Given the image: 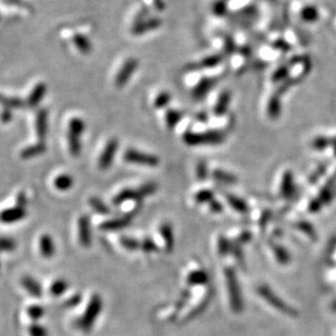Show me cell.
<instances>
[{"label":"cell","instance_id":"cell-1","mask_svg":"<svg viewBox=\"0 0 336 336\" xmlns=\"http://www.w3.org/2000/svg\"><path fill=\"white\" fill-rule=\"evenodd\" d=\"M224 281H225L228 305L235 314L241 313L243 309V300L241 295L240 284H238L235 271L232 268H225L223 271Z\"/></svg>","mask_w":336,"mask_h":336},{"label":"cell","instance_id":"cell-2","mask_svg":"<svg viewBox=\"0 0 336 336\" xmlns=\"http://www.w3.org/2000/svg\"><path fill=\"white\" fill-rule=\"evenodd\" d=\"M257 294L259 297H261L262 300L269 305L272 308L280 311L281 314H283L285 315L289 316H296L297 311L291 307L290 305H287V303L281 298L280 296H277L273 291H272L269 286L261 284L257 287Z\"/></svg>","mask_w":336,"mask_h":336},{"label":"cell","instance_id":"cell-3","mask_svg":"<svg viewBox=\"0 0 336 336\" xmlns=\"http://www.w3.org/2000/svg\"><path fill=\"white\" fill-rule=\"evenodd\" d=\"M102 309V299L98 294H94L91 296L89 305H87L85 313L82 318L77 322V328L81 329L84 333L90 332V330L94 326L97 318L100 314Z\"/></svg>","mask_w":336,"mask_h":336},{"label":"cell","instance_id":"cell-4","mask_svg":"<svg viewBox=\"0 0 336 336\" xmlns=\"http://www.w3.org/2000/svg\"><path fill=\"white\" fill-rule=\"evenodd\" d=\"M124 160L126 162L135 163L139 165H145V167L155 168L159 164V158L157 156L145 154L142 152H137L135 149H128L124 153Z\"/></svg>","mask_w":336,"mask_h":336},{"label":"cell","instance_id":"cell-5","mask_svg":"<svg viewBox=\"0 0 336 336\" xmlns=\"http://www.w3.org/2000/svg\"><path fill=\"white\" fill-rule=\"evenodd\" d=\"M184 140L187 145H199V144H216L220 143L222 140L221 135L219 133L209 132L204 134H195L187 133L184 135Z\"/></svg>","mask_w":336,"mask_h":336},{"label":"cell","instance_id":"cell-6","mask_svg":"<svg viewBox=\"0 0 336 336\" xmlns=\"http://www.w3.org/2000/svg\"><path fill=\"white\" fill-rule=\"evenodd\" d=\"M138 66V61L135 58H129L128 60L124 62V65L121 67L118 75L115 77V85L118 89H122V87L129 82L131 76L133 75L136 67Z\"/></svg>","mask_w":336,"mask_h":336},{"label":"cell","instance_id":"cell-7","mask_svg":"<svg viewBox=\"0 0 336 336\" xmlns=\"http://www.w3.org/2000/svg\"><path fill=\"white\" fill-rule=\"evenodd\" d=\"M77 231H79V241L83 247H90L91 245V231L90 217L83 214L77 221Z\"/></svg>","mask_w":336,"mask_h":336},{"label":"cell","instance_id":"cell-8","mask_svg":"<svg viewBox=\"0 0 336 336\" xmlns=\"http://www.w3.org/2000/svg\"><path fill=\"white\" fill-rule=\"evenodd\" d=\"M118 147L119 143L118 139L115 138H111L109 142L107 143L104 152H102L99 158V168L101 170H107L110 168V165L114 159L116 150H118Z\"/></svg>","mask_w":336,"mask_h":336},{"label":"cell","instance_id":"cell-9","mask_svg":"<svg viewBox=\"0 0 336 336\" xmlns=\"http://www.w3.org/2000/svg\"><path fill=\"white\" fill-rule=\"evenodd\" d=\"M26 210L25 208L16 206L12 208L6 209L0 213V221L2 223H14L21 221L22 219L25 218Z\"/></svg>","mask_w":336,"mask_h":336},{"label":"cell","instance_id":"cell-10","mask_svg":"<svg viewBox=\"0 0 336 336\" xmlns=\"http://www.w3.org/2000/svg\"><path fill=\"white\" fill-rule=\"evenodd\" d=\"M48 113L46 109H41L37 112L36 115V134L37 137L40 139V142H43L46 138L47 135V129H48Z\"/></svg>","mask_w":336,"mask_h":336},{"label":"cell","instance_id":"cell-11","mask_svg":"<svg viewBox=\"0 0 336 336\" xmlns=\"http://www.w3.org/2000/svg\"><path fill=\"white\" fill-rule=\"evenodd\" d=\"M131 224V216H124L121 218L110 219V220L101 223L100 228L105 231H116L122 230V228L128 227Z\"/></svg>","mask_w":336,"mask_h":336},{"label":"cell","instance_id":"cell-12","mask_svg":"<svg viewBox=\"0 0 336 336\" xmlns=\"http://www.w3.org/2000/svg\"><path fill=\"white\" fill-rule=\"evenodd\" d=\"M142 196H140L137 189H132V188H125L123 191H121L116 196L113 198V203L115 206H119V204L123 203L125 202L129 201H136L137 202H142Z\"/></svg>","mask_w":336,"mask_h":336},{"label":"cell","instance_id":"cell-13","mask_svg":"<svg viewBox=\"0 0 336 336\" xmlns=\"http://www.w3.org/2000/svg\"><path fill=\"white\" fill-rule=\"evenodd\" d=\"M160 25H161V20H160V19L158 18L148 19V20H145L142 23L137 24V25H133L132 32L134 35H143V34L146 32L154 31L156 30V28L160 27Z\"/></svg>","mask_w":336,"mask_h":336},{"label":"cell","instance_id":"cell-14","mask_svg":"<svg viewBox=\"0 0 336 336\" xmlns=\"http://www.w3.org/2000/svg\"><path fill=\"white\" fill-rule=\"evenodd\" d=\"M40 251L43 257L51 258L56 252V245L53 238L48 234H43L40 237Z\"/></svg>","mask_w":336,"mask_h":336},{"label":"cell","instance_id":"cell-15","mask_svg":"<svg viewBox=\"0 0 336 336\" xmlns=\"http://www.w3.org/2000/svg\"><path fill=\"white\" fill-rule=\"evenodd\" d=\"M46 91H47V86L45 83H40V84H37L33 89L31 95L28 96L27 101H26L27 106L31 107V108H35V107L40 104L41 100L44 98Z\"/></svg>","mask_w":336,"mask_h":336},{"label":"cell","instance_id":"cell-16","mask_svg":"<svg viewBox=\"0 0 336 336\" xmlns=\"http://www.w3.org/2000/svg\"><path fill=\"white\" fill-rule=\"evenodd\" d=\"M22 286L26 290V291L30 294L32 297H35V298H40L43 294V290L41 284L38 282L33 279L32 276H23L22 279Z\"/></svg>","mask_w":336,"mask_h":336},{"label":"cell","instance_id":"cell-17","mask_svg":"<svg viewBox=\"0 0 336 336\" xmlns=\"http://www.w3.org/2000/svg\"><path fill=\"white\" fill-rule=\"evenodd\" d=\"M160 234L164 242L165 249L168 252H171L174 248V232L173 227L170 223H163L160 226Z\"/></svg>","mask_w":336,"mask_h":336},{"label":"cell","instance_id":"cell-18","mask_svg":"<svg viewBox=\"0 0 336 336\" xmlns=\"http://www.w3.org/2000/svg\"><path fill=\"white\" fill-rule=\"evenodd\" d=\"M209 281L208 273L203 269H197L189 272L187 275L188 285H204Z\"/></svg>","mask_w":336,"mask_h":336},{"label":"cell","instance_id":"cell-19","mask_svg":"<svg viewBox=\"0 0 336 336\" xmlns=\"http://www.w3.org/2000/svg\"><path fill=\"white\" fill-rule=\"evenodd\" d=\"M45 150H46V145L43 142H40L35 145H31V146H28V147L24 148L21 152L20 156L22 159H31L34 157H37V156L42 155L43 153H45Z\"/></svg>","mask_w":336,"mask_h":336},{"label":"cell","instance_id":"cell-20","mask_svg":"<svg viewBox=\"0 0 336 336\" xmlns=\"http://www.w3.org/2000/svg\"><path fill=\"white\" fill-rule=\"evenodd\" d=\"M73 43H74L77 49H79L83 55H89V53H90L91 44L87 37L81 35V34H76V35L73 37Z\"/></svg>","mask_w":336,"mask_h":336},{"label":"cell","instance_id":"cell-21","mask_svg":"<svg viewBox=\"0 0 336 336\" xmlns=\"http://www.w3.org/2000/svg\"><path fill=\"white\" fill-rule=\"evenodd\" d=\"M0 105H2L7 109H19L24 107V101L20 98L16 97H6L3 95H0Z\"/></svg>","mask_w":336,"mask_h":336},{"label":"cell","instance_id":"cell-22","mask_svg":"<svg viewBox=\"0 0 336 336\" xmlns=\"http://www.w3.org/2000/svg\"><path fill=\"white\" fill-rule=\"evenodd\" d=\"M72 186H73V179L71 175L61 174L59 175V177H57L55 179V187L61 192L69 191Z\"/></svg>","mask_w":336,"mask_h":336},{"label":"cell","instance_id":"cell-23","mask_svg":"<svg viewBox=\"0 0 336 336\" xmlns=\"http://www.w3.org/2000/svg\"><path fill=\"white\" fill-rule=\"evenodd\" d=\"M272 252H273L276 261L281 265H287L291 261V256L284 247L280 245L272 246Z\"/></svg>","mask_w":336,"mask_h":336},{"label":"cell","instance_id":"cell-24","mask_svg":"<svg viewBox=\"0 0 336 336\" xmlns=\"http://www.w3.org/2000/svg\"><path fill=\"white\" fill-rule=\"evenodd\" d=\"M67 143H69V150L71 155L74 156V157H79L82 150L80 136L69 133V135H67Z\"/></svg>","mask_w":336,"mask_h":336},{"label":"cell","instance_id":"cell-25","mask_svg":"<svg viewBox=\"0 0 336 336\" xmlns=\"http://www.w3.org/2000/svg\"><path fill=\"white\" fill-rule=\"evenodd\" d=\"M295 227L298 230L299 232L301 233H304V234L307 236V237H309L310 240H315L316 238V233H315V230H314V227L311 225V224L309 222H307V221H300L298 223H296V225Z\"/></svg>","mask_w":336,"mask_h":336},{"label":"cell","instance_id":"cell-26","mask_svg":"<svg viewBox=\"0 0 336 336\" xmlns=\"http://www.w3.org/2000/svg\"><path fill=\"white\" fill-rule=\"evenodd\" d=\"M67 287H69V285H67L66 280H62V279L56 280L50 285V290H49L50 294L55 297H59L67 290Z\"/></svg>","mask_w":336,"mask_h":336},{"label":"cell","instance_id":"cell-27","mask_svg":"<svg viewBox=\"0 0 336 336\" xmlns=\"http://www.w3.org/2000/svg\"><path fill=\"white\" fill-rule=\"evenodd\" d=\"M90 204L92 208V210H95L96 212H98L100 214H108L110 212L108 206L98 197H90Z\"/></svg>","mask_w":336,"mask_h":336},{"label":"cell","instance_id":"cell-28","mask_svg":"<svg viewBox=\"0 0 336 336\" xmlns=\"http://www.w3.org/2000/svg\"><path fill=\"white\" fill-rule=\"evenodd\" d=\"M227 202L230 203V206L237 212L245 213L248 210L247 204L243 202L241 198H238L236 196H227Z\"/></svg>","mask_w":336,"mask_h":336},{"label":"cell","instance_id":"cell-29","mask_svg":"<svg viewBox=\"0 0 336 336\" xmlns=\"http://www.w3.org/2000/svg\"><path fill=\"white\" fill-rule=\"evenodd\" d=\"M85 124L83 122V120L80 118H73L71 119L69 123V131L70 133L75 134L77 136H81V134L84 132Z\"/></svg>","mask_w":336,"mask_h":336},{"label":"cell","instance_id":"cell-30","mask_svg":"<svg viewBox=\"0 0 336 336\" xmlns=\"http://www.w3.org/2000/svg\"><path fill=\"white\" fill-rule=\"evenodd\" d=\"M120 244L122 245L126 250H130V251L137 250L138 248H140V241L135 240V238L133 237H128V236L121 237Z\"/></svg>","mask_w":336,"mask_h":336},{"label":"cell","instance_id":"cell-31","mask_svg":"<svg viewBox=\"0 0 336 336\" xmlns=\"http://www.w3.org/2000/svg\"><path fill=\"white\" fill-rule=\"evenodd\" d=\"M181 118H182L181 112H179L177 110H168L167 114H165V121H167L168 128L173 129L174 126L179 122Z\"/></svg>","mask_w":336,"mask_h":336},{"label":"cell","instance_id":"cell-32","mask_svg":"<svg viewBox=\"0 0 336 336\" xmlns=\"http://www.w3.org/2000/svg\"><path fill=\"white\" fill-rule=\"evenodd\" d=\"M213 198V193L210 189H202L196 195H195V202L197 203L210 202Z\"/></svg>","mask_w":336,"mask_h":336},{"label":"cell","instance_id":"cell-33","mask_svg":"<svg viewBox=\"0 0 336 336\" xmlns=\"http://www.w3.org/2000/svg\"><path fill=\"white\" fill-rule=\"evenodd\" d=\"M137 191H138L140 196H142V198H144L146 196H150V195H153L157 192V184L153 183V182L143 184L142 186H139L137 188Z\"/></svg>","mask_w":336,"mask_h":336},{"label":"cell","instance_id":"cell-34","mask_svg":"<svg viewBox=\"0 0 336 336\" xmlns=\"http://www.w3.org/2000/svg\"><path fill=\"white\" fill-rule=\"evenodd\" d=\"M291 186H293V183H291V175L290 174V172H287V174L284 175L283 181H282L281 184V195H283L285 197L289 196L291 193Z\"/></svg>","mask_w":336,"mask_h":336},{"label":"cell","instance_id":"cell-35","mask_svg":"<svg viewBox=\"0 0 336 336\" xmlns=\"http://www.w3.org/2000/svg\"><path fill=\"white\" fill-rule=\"evenodd\" d=\"M140 249H142L146 254H150V252H156L158 250V246L156 245V243L152 240V238L146 237L143 241H140Z\"/></svg>","mask_w":336,"mask_h":336},{"label":"cell","instance_id":"cell-36","mask_svg":"<svg viewBox=\"0 0 336 336\" xmlns=\"http://www.w3.org/2000/svg\"><path fill=\"white\" fill-rule=\"evenodd\" d=\"M27 314L32 320L36 321V320H40L44 315V314H45V309L38 305H32L27 308Z\"/></svg>","mask_w":336,"mask_h":336},{"label":"cell","instance_id":"cell-37","mask_svg":"<svg viewBox=\"0 0 336 336\" xmlns=\"http://www.w3.org/2000/svg\"><path fill=\"white\" fill-rule=\"evenodd\" d=\"M170 100H171V96H170L169 92L162 91V92H160V94L157 96V98L155 99L154 106L158 109L164 108V107L169 104Z\"/></svg>","mask_w":336,"mask_h":336},{"label":"cell","instance_id":"cell-38","mask_svg":"<svg viewBox=\"0 0 336 336\" xmlns=\"http://www.w3.org/2000/svg\"><path fill=\"white\" fill-rule=\"evenodd\" d=\"M28 334H30V336H48L49 335L45 326L37 324V323H33L30 328H28Z\"/></svg>","mask_w":336,"mask_h":336},{"label":"cell","instance_id":"cell-39","mask_svg":"<svg viewBox=\"0 0 336 336\" xmlns=\"http://www.w3.org/2000/svg\"><path fill=\"white\" fill-rule=\"evenodd\" d=\"M230 244H228V242L225 237L220 236L218 238V242H217V250H218V254L220 256H225L228 250H230Z\"/></svg>","mask_w":336,"mask_h":336},{"label":"cell","instance_id":"cell-40","mask_svg":"<svg viewBox=\"0 0 336 336\" xmlns=\"http://www.w3.org/2000/svg\"><path fill=\"white\" fill-rule=\"evenodd\" d=\"M16 248V243L11 238L0 237V251H12Z\"/></svg>","mask_w":336,"mask_h":336},{"label":"cell","instance_id":"cell-41","mask_svg":"<svg viewBox=\"0 0 336 336\" xmlns=\"http://www.w3.org/2000/svg\"><path fill=\"white\" fill-rule=\"evenodd\" d=\"M301 17L306 21H314L318 18V12L314 7H306L301 12Z\"/></svg>","mask_w":336,"mask_h":336},{"label":"cell","instance_id":"cell-42","mask_svg":"<svg viewBox=\"0 0 336 336\" xmlns=\"http://www.w3.org/2000/svg\"><path fill=\"white\" fill-rule=\"evenodd\" d=\"M228 96L227 94H222L221 97H220V99L218 100V104L216 106V113L218 114H221L223 113V111L225 110L226 108V106L228 104Z\"/></svg>","mask_w":336,"mask_h":336},{"label":"cell","instance_id":"cell-43","mask_svg":"<svg viewBox=\"0 0 336 336\" xmlns=\"http://www.w3.org/2000/svg\"><path fill=\"white\" fill-rule=\"evenodd\" d=\"M214 177L216 179H220L223 183H234L233 181H235V179L232 177V175H227V174H224L221 171H216L214 172Z\"/></svg>","mask_w":336,"mask_h":336},{"label":"cell","instance_id":"cell-44","mask_svg":"<svg viewBox=\"0 0 336 336\" xmlns=\"http://www.w3.org/2000/svg\"><path fill=\"white\" fill-rule=\"evenodd\" d=\"M81 298L82 297L80 294L73 295L72 297H70V298L66 301V306L67 307H74L76 305H79L80 301H81Z\"/></svg>","mask_w":336,"mask_h":336},{"label":"cell","instance_id":"cell-45","mask_svg":"<svg viewBox=\"0 0 336 336\" xmlns=\"http://www.w3.org/2000/svg\"><path fill=\"white\" fill-rule=\"evenodd\" d=\"M12 119V113H11V110L10 109H7L4 108L3 112L1 114H0V120H1L2 123H8L10 122Z\"/></svg>","mask_w":336,"mask_h":336},{"label":"cell","instance_id":"cell-46","mask_svg":"<svg viewBox=\"0 0 336 336\" xmlns=\"http://www.w3.org/2000/svg\"><path fill=\"white\" fill-rule=\"evenodd\" d=\"M197 177L201 179H203L204 178L207 177V169H206V164L204 163H199L198 164V167H197Z\"/></svg>","mask_w":336,"mask_h":336},{"label":"cell","instance_id":"cell-47","mask_svg":"<svg viewBox=\"0 0 336 336\" xmlns=\"http://www.w3.org/2000/svg\"><path fill=\"white\" fill-rule=\"evenodd\" d=\"M209 204H210V210L213 212V213H219V212H221L222 211V206H221V203L217 202V201H212L209 202Z\"/></svg>","mask_w":336,"mask_h":336},{"label":"cell","instance_id":"cell-48","mask_svg":"<svg viewBox=\"0 0 336 336\" xmlns=\"http://www.w3.org/2000/svg\"><path fill=\"white\" fill-rule=\"evenodd\" d=\"M17 206H20V207L25 208V206H26V196H25V194H24V193H20V194L18 195V197H17Z\"/></svg>","mask_w":336,"mask_h":336},{"label":"cell","instance_id":"cell-49","mask_svg":"<svg viewBox=\"0 0 336 336\" xmlns=\"http://www.w3.org/2000/svg\"><path fill=\"white\" fill-rule=\"evenodd\" d=\"M335 306H336V301H335Z\"/></svg>","mask_w":336,"mask_h":336}]
</instances>
